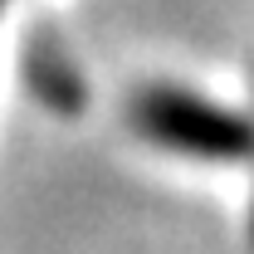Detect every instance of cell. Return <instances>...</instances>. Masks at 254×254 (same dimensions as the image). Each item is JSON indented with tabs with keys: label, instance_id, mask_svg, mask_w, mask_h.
<instances>
[{
	"label": "cell",
	"instance_id": "obj_3",
	"mask_svg": "<svg viewBox=\"0 0 254 254\" xmlns=\"http://www.w3.org/2000/svg\"><path fill=\"white\" fill-rule=\"evenodd\" d=\"M250 235H254V205H250Z\"/></svg>",
	"mask_w": 254,
	"mask_h": 254
},
{
	"label": "cell",
	"instance_id": "obj_1",
	"mask_svg": "<svg viewBox=\"0 0 254 254\" xmlns=\"http://www.w3.org/2000/svg\"><path fill=\"white\" fill-rule=\"evenodd\" d=\"M127 123L137 137L195 161H254V118L171 83L132 93Z\"/></svg>",
	"mask_w": 254,
	"mask_h": 254
},
{
	"label": "cell",
	"instance_id": "obj_2",
	"mask_svg": "<svg viewBox=\"0 0 254 254\" xmlns=\"http://www.w3.org/2000/svg\"><path fill=\"white\" fill-rule=\"evenodd\" d=\"M25 83H30L54 113H78V108H83V83H78L73 64L64 54V44L49 30H39L30 44H25Z\"/></svg>",
	"mask_w": 254,
	"mask_h": 254
},
{
	"label": "cell",
	"instance_id": "obj_4",
	"mask_svg": "<svg viewBox=\"0 0 254 254\" xmlns=\"http://www.w3.org/2000/svg\"><path fill=\"white\" fill-rule=\"evenodd\" d=\"M0 5H5V0H0Z\"/></svg>",
	"mask_w": 254,
	"mask_h": 254
}]
</instances>
